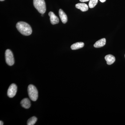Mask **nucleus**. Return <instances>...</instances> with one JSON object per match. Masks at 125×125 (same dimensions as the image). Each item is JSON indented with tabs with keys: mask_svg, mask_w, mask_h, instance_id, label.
<instances>
[{
	"mask_svg": "<svg viewBox=\"0 0 125 125\" xmlns=\"http://www.w3.org/2000/svg\"><path fill=\"white\" fill-rule=\"evenodd\" d=\"M17 91V87L15 84H12L10 85L8 91H7V95L10 98L13 97L16 94Z\"/></svg>",
	"mask_w": 125,
	"mask_h": 125,
	"instance_id": "obj_5",
	"label": "nucleus"
},
{
	"mask_svg": "<svg viewBox=\"0 0 125 125\" xmlns=\"http://www.w3.org/2000/svg\"><path fill=\"white\" fill-rule=\"evenodd\" d=\"M5 0H0V1H3Z\"/></svg>",
	"mask_w": 125,
	"mask_h": 125,
	"instance_id": "obj_18",
	"label": "nucleus"
},
{
	"mask_svg": "<svg viewBox=\"0 0 125 125\" xmlns=\"http://www.w3.org/2000/svg\"><path fill=\"white\" fill-rule=\"evenodd\" d=\"M49 16H50V20L52 24L54 25L58 24L59 22V20L58 17L55 15L54 13L50 11L49 13Z\"/></svg>",
	"mask_w": 125,
	"mask_h": 125,
	"instance_id": "obj_6",
	"label": "nucleus"
},
{
	"mask_svg": "<svg viewBox=\"0 0 125 125\" xmlns=\"http://www.w3.org/2000/svg\"><path fill=\"white\" fill-rule=\"evenodd\" d=\"M4 125V123H3V122H2V121H0V125Z\"/></svg>",
	"mask_w": 125,
	"mask_h": 125,
	"instance_id": "obj_16",
	"label": "nucleus"
},
{
	"mask_svg": "<svg viewBox=\"0 0 125 125\" xmlns=\"http://www.w3.org/2000/svg\"><path fill=\"white\" fill-rule=\"evenodd\" d=\"M80 1L81 2H85L89 1L90 0H80Z\"/></svg>",
	"mask_w": 125,
	"mask_h": 125,
	"instance_id": "obj_15",
	"label": "nucleus"
},
{
	"mask_svg": "<svg viewBox=\"0 0 125 125\" xmlns=\"http://www.w3.org/2000/svg\"><path fill=\"white\" fill-rule=\"evenodd\" d=\"M37 120V118L35 116H33L29 118L27 121V125H33Z\"/></svg>",
	"mask_w": 125,
	"mask_h": 125,
	"instance_id": "obj_13",
	"label": "nucleus"
},
{
	"mask_svg": "<svg viewBox=\"0 0 125 125\" xmlns=\"http://www.w3.org/2000/svg\"><path fill=\"white\" fill-rule=\"evenodd\" d=\"M84 43L83 42H78L72 45L71 48L72 50H77L82 48L84 46Z\"/></svg>",
	"mask_w": 125,
	"mask_h": 125,
	"instance_id": "obj_12",
	"label": "nucleus"
},
{
	"mask_svg": "<svg viewBox=\"0 0 125 125\" xmlns=\"http://www.w3.org/2000/svg\"><path fill=\"white\" fill-rule=\"evenodd\" d=\"M75 7L82 11H87L88 10V6L85 3H78L75 5Z\"/></svg>",
	"mask_w": 125,
	"mask_h": 125,
	"instance_id": "obj_10",
	"label": "nucleus"
},
{
	"mask_svg": "<svg viewBox=\"0 0 125 125\" xmlns=\"http://www.w3.org/2000/svg\"><path fill=\"white\" fill-rule=\"evenodd\" d=\"M105 60L106 61L108 65L112 64L115 62V57L111 54L107 55L106 56H105Z\"/></svg>",
	"mask_w": 125,
	"mask_h": 125,
	"instance_id": "obj_8",
	"label": "nucleus"
},
{
	"mask_svg": "<svg viewBox=\"0 0 125 125\" xmlns=\"http://www.w3.org/2000/svg\"><path fill=\"white\" fill-rule=\"evenodd\" d=\"M21 104L25 109H28L31 106V102L28 98L23 99L21 102Z\"/></svg>",
	"mask_w": 125,
	"mask_h": 125,
	"instance_id": "obj_7",
	"label": "nucleus"
},
{
	"mask_svg": "<svg viewBox=\"0 0 125 125\" xmlns=\"http://www.w3.org/2000/svg\"><path fill=\"white\" fill-rule=\"evenodd\" d=\"M59 14L62 23L65 24L67 22V15L62 9H60L59 10Z\"/></svg>",
	"mask_w": 125,
	"mask_h": 125,
	"instance_id": "obj_9",
	"label": "nucleus"
},
{
	"mask_svg": "<svg viewBox=\"0 0 125 125\" xmlns=\"http://www.w3.org/2000/svg\"><path fill=\"white\" fill-rule=\"evenodd\" d=\"M29 96L32 101H36L38 98V92L36 87L32 84H30L28 89Z\"/></svg>",
	"mask_w": 125,
	"mask_h": 125,
	"instance_id": "obj_3",
	"label": "nucleus"
},
{
	"mask_svg": "<svg viewBox=\"0 0 125 125\" xmlns=\"http://www.w3.org/2000/svg\"><path fill=\"white\" fill-rule=\"evenodd\" d=\"M33 4L34 7L39 13L42 14L45 13L46 9L44 0H33Z\"/></svg>",
	"mask_w": 125,
	"mask_h": 125,
	"instance_id": "obj_2",
	"label": "nucleus"
},
{
	"mask_svg": "<svg viewBox=\"0 0 125 125\" xmlns=\"http://www.w3.org/2000/svg\"><path fill=\"white\" fill-rule=\"evenodd\" d=\"M16 27L20 32L24 36H29L32 33L31 27L28 24L25 22H19L16 25Z\"/></svg>",
	"mask_w": 125,
	"mask_h": 125,
	"instance_id": "obj_1",
	"label": "nucleus"
},
{
	"mask_svg": "<svg viewBox=\"0 0 125 125\" xmlns=\"http://www.w3.org/2000/svg\"><path fill=\"white\" fill-rule=\"evenodd\" d=\"M106 42V39L105 38H103L96 42L94 45V47L97 48L102 47L105 46Z\"/></svg>",
	"mask_w": 125,
	"mask_h": 125,
	"instance_id": "obj_11",
	"label": "nucleus"
},
{
	"mask_svg": "<svg viewBox=\"0 0 125 125\" xmlns=\"http://www.w3.org/2000/svg\"><path fill=\"white\" fill-rule=\"evenodd\" d=\"M101 2H105V1H106V0H99Z\"/></svg>",
	"mask_w": 125,
	"mask_h": 125,
	"instance_id": "obj_17",
	"label": "nucleus"
},
{
	"mask_svg": "<svg viewBox=\"0 0 125 125\" xmlns=\"http://www.w3.org/2000/svg\"></svg>",
	"mask_w": 125,
	"mask_h": 125,
	"instance_id": "obj_19",
	"label": "nucleus"
},
{
	"mask_svg": "<svg viewBox=\"0 0 125 125\" xmlns=\"http://www.w3.org/2000/svg\"><path fill=\"white\" fill-rule=\"evenodd\" d=\"M98 0H90L89 6L90 9L94 8L97 4Z\"/></svg>",
	"mask_w": 125,
	"mask_h": 125,
	"instance_id": "obj_14",
	"label": "nucleus"
},
{
	"mask_svg": "<svg viewBox=\"0 0 125 125\" xmlns=\"http://www.w3.org/2000/svg\"><path fill=\"white\" fill-rule=\"evenodd\" d=\"M5 58L6 63L9 66H12L14 63L13 55L10 49H7L5 52Z\"/></svg>",
	"mask_w": 125,
	"mask_h": 125,
	"instance_id": "obj_4",
	"label": "nucleus"
}]
</instances>
